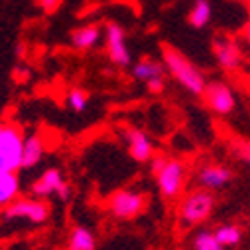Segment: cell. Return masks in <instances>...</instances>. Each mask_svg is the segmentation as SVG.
I'll list each match as a JSON object with an SVG mask.
<instances>
[{
  "instance_id": "cell-1",
  "label": "cell",
  "mask_w": 250,
  "mask_h": 250,
  "mask_svg": "<svg viewBox=\"0 0 250 250\" xmlns=\"http://www.w3.org/2000/svg\"><path fill=\"white\" fill-rule=\"evenodd\" d=\"M162 62L166 70H168L174 80H178L180 84L192 92V94H202L206 88V78L204 74L192 64V60L188 56H184L178 48L172 44H162Z\"/></svg>"
},
{
  "instance_id": "cell-2",
  "label": "cell",
  "mask_w": 250,
  "mask_h": 250,
  "mask_svg": "<svg viewBox=\"0 0 250 250\" xmlns=\"http://www.w3.org/2000/svg\"><path fill=\"white\" fill-rule=\"evenodd\" d=\"M150 162L160 194L170 200L178 198L186 186V164L178 158H166V156H154Z\"/></svg>"
},
{
  "instance_id": "cell-3",
  "label": "cell",
  "mask_w": 250,
  "mask_h": 250,
  "mask_svg": "<svg viewBox=\"0 0 250 250\" xmlns=\"http://www.w3.org/2000/svg\"><path fill=\"white\" fill-rule=\"evenodd\" d=\"M50 216V206L44 198H16L4 206V220H28L30 224H44Z\"/></svg>"
},
{
  "instance_id": "cell-4",
  "label": "cell",
  "mask_w": 250,
  "mask_h": 250,
  "mask_svg": "<svg viewBox=\"0 0 250 250\" xmlns=\"http://www.w3.org/2000/svg\"><path fill=\"white\" fill-rule=\"evenodd\" d=\"M214 208V196L210 190H204V188H196L190 194H186L180 202L178 208V214L180 220L186 226H192V224H200L204 222L208 216H210Z\"/></svg>"
},
{
  "instance_id": "cell-5",
  "label": "cell",
  "mask_w": 250,
  "mask_h": 250,
  "mask_svg": "<svg viewBox=\"0 0 250 250\" xmlns=\"http://www.w3.org/2000/svg\"><path fill=\"white\" fill-rule=\"evenodd\" d=\"M146 202H148V198L144 192L122 188V190H116L108 198V210L114 218L130 220V218H136L140 212H144Z\"/></svg>"
},
{
  "instance_id": "cell-6",
  "label": "cell",
  "mask_w": 250,
  "mask_h": 250,
  "mask_svg": "<svg viewBox=\"0 0 250 250\" xmlns=\"http://www.w3.org/2000/svg\"><path fill=\"white\" fill-rule=\"evenodd\" d=\"M104 46H106V54L108 58L114 62L116 66H128L132 62L128 44H126V34L124 28L116 22H106L104 26Z\"/></svg>"
},
{
  "instance_id": "cell-7",
  "label": "cell",
  "mask_w": 250,
  "mask_h": 250,
  "mask_svg": "<svg viewBox=\"0 0 250 250\" xmlns=\"http://www.w3.org/2000/svg\"><path fill=\"white\" fill-rule=\"evenodd\" d=\"M30 192L34 198H48V196H58L62 200L70 198V186L64 182V176L58 168H48L40 174L38 180L32 182Z\"/></svg>"
},
{
  "instance_id": "cell-8",
  "label": "cell",
  "mask_w": 250,
  "mask_h": 250,
  "mask_svg": "<svg viewBox=\"0 0 250 250\" xmlns=\"http://www.w3.org/2000/svg\"><path fill=\"white\" fill-rule=\"evenodd\" d=\"M24 132L16 124H4V132L0 138V154L10 164V168L16 172L22 168V146H24Z\"/></svg>"
},
{
  "instance_id": "cell-9",
  "label": "cell",
  "mask_w": 250,
  "mask_h": 250,
  "mask_svg": "<svg viewBox=\"0 0 250 250\" xmlns=\"http://www.w3.org/2000/svg\"><path fill=\"white\" fill-rule=\"evenodd\" d=\"M202 96H204L206 106L220 116L232 114V110L236 106L234 92L230 90V86H226L224 82H210V84H206Z\"/></svg>"
},
{
  "instance_id": "cell-10",
  "label": "cell",
  "mask_w": 250,
  "mask_h": 250,
  "mask_svg": "<svg viewBox=\"0 0 250 250\" xmlns=\"http://www.w3.org/2000/svg\"><path fill=\"white\" fill-rule=\"evenodd\" d=\"M124 142H126L128 154L136 162H150L154 158V144L146 132L140 128H126L124 130Z\"/></svg>"
},
{
  "instance_id": "cell-11",
  "label": "cell",
  "mask_w": 250,
  "mask_h": 250,
  "mask_svg": "<svg viewBox=\"0 0 250 250\" xmlns=\"http://www.w3.org/2000/svg\"><path fill=\"white\" fill-rule=\"evenodd\" d=\"M232 180V172L222 164H204L196 172V182L204 190H220Z\"/></svg>"
},
{
  "instance_id": "cell-12",
  "label": "cell",
  "mask_w": 250,
  "mask_h": 250,
  "mask_svg": "<svg viewBox=\"0 0 250 250\" xmlns=\"http://www.w3.org/2000/svg\"><path fill=\"white\" fill-rule=\"evenodd\" d=\"M214 56L218 60L220 68L224 70H234L240 64V48L234 40L230 38H218L214 40Z\"/></svg>"
},
{
  "instance_id": "cell-13",
  "label": "cell",
  "mask_w": 250,
  "mask_h": 250,
  "mask_svg": "<svg viewBox=\"0 0 250 250\" xmlns=\"http://www.w3.org/2000/svg\"><path fill=\"white\" fill-rule=\"evenodd\" d=\"M100 38H102V28L98 24H84V26H78V28L72 30L70 42H72L74 50L88 52L94 46H98Z\"/></svg>"
},
{
  "instance_id": "cell-14",
  "label": "cell",
  "mask_w": 250,
  "mask_h": 250,
  "mask_svg": "<svg viewBox=\"0 0 250 250\" xmlns=\"http://www.w3.org/2000/svg\"><path fill=\"white\" fill-rule=\"evenodd\" d=\"M44 156V140L38 134H30L24 138L22 146V168H32Z\"/></svg>"
},
{
  "instance_id": "cell-15",
  "label": "cell",
  "mask_w": 250,
  "mask_h": 250,
  "mask_svg": "<svg viewBox=\"0 0 250 250\" xmlns=\"http://www.w3.org/2000/svg\"><path fill=\"white\" fill-rule=\"evenodd\" d=\"M132 76L146 84V82L152 80V78L164 76V62H158V60H152V58H140L132 68Z\"/></svg>"
},
{
  "instance_id": "cell-16",
  "label": "cell",
  "mask_w": 250,
  "mask_h": 250,
  "mask_svg": "<svg viewBox=\"0 0 250 250\" xmlns=\"http://www.w3.org/2000/svg\"><path fill=\"white\" fill-rule=\"evenodd\" d=\"M20 196V180L16 172L0 174V206H8Z\"/></svg>"
},
{
  "instance_id": "cell-17",
  "label": "cell",
  "mask_w": 250,
  "mask_h": 250,
  "mask_svg": "<svg viewBox=\"0 0 250 250\" xmlns=\"http://www.w3.org/2000/svg\"><path fill=\"white\" fill-rule=\"evenodd\" d=\"M96 238L86 226H74L68 234V250H94Z\"/></svg>"
},
{
  "instance_id": "cell-18",
  "label": "cell",
  "mask_w": 250,
  "mask_h": 250,
  "mask_svg": "<svg viewBox=\"0 0 250 250\" xmlns=\"http://www.w3.org/2000/svg\"><path fill=\"white\" fill-rule=\"evenodd\" d=\"M212 18V6L208 0H194V4L188 12V22L194 28H204Z\"/></svg>"
},
{
  "instance_id": "cell-19",
  "label": "cell",
  "mask_w": 250,
  "mask_h": 250,
  "mask_svg": "<svg viewBox=\"0 0 250 250\" xmlns=\"http://www.w3.org/2000/svg\"><path fill=\"white\" fill-rule=\"evenodd\" d=\"M214 236L216 240L224 246V248H230V246H236L240 244L242 240V230L236 226V224H222L214 230Z\"/></svg>"
},
{
  "instance_id": "cell-20",
  "label": "cell",
  "mask_w": 250,
  "mask_h": 250,
  "mask_svg": "<svg viewBox=\"0 0 250 250\" xmlns=\"http://www.w3.org/2000/svg\"><path fill=\"white\" fill-rule=\"evenodd\" d=\"M66 102L68 106L74 110V112H84L88 102H90V94L84 90V88H72L66 96Z\"/></svg>"
},
{
  "instance_id": "cell-21",
  "label": "cell",
  "mask_w": 250,
  "mask_h": 250,
  "mask_svg": "<svg viewBox=\"0 0 250 250\" xmlns=\"http://www.w3.org/2000/svg\"><path fill=\"white\" fill-rule=\"evenodd\" d=\"M194 250H224V246L216 240L214 232L200 230L194 236Z\"/></svg>"
},
{
  "instance_id": "cell-22",
  "label": "cell",
  "mask_w": 250,
  "mask_h": 250,
  "mask_svg": "<svg viewBox=\"0 0 250 250\" xmlns=\"http://www.w3.org/2000/svg\"><path fill=\"white\" fill-rule=\"evenodd\" d=\"M234 150H236L238 158L250 166V142H248V140H236Z\"/></svg>"
},
{
  "instance_id": "cell-23",
  "label": "cell",
  "mask_w": 250,
  "mask_h": 250,
  "mask_svg": "<svg viewBox=\"0 0 250 250\" xmlns=\"http://www.w3.org/2000/svg\"><path fill=\"white\" fill-rule=\"evenodd\" d=\"M164 76H160V78H152V80H148L146 82V90L150 92V94H162L164 92Z\"/></svg>"
},
{
  "instance_id": "cell-24",
  "label": "cell",
  "mask_w": 250,
  "mask_h": 250,
  "mask_svg": "<svg viewBox=\"0 0 250 250\" xmlns=\"http://www.w3.org/2000/svg\"><path fill=\"white\" fill-rule=\"evenodd\" d=\"M36 4L42 8L44 12H54L62 4V0H36Z\"/></svg>"
},
{
  "instance_id": "cell-25",
  "label": "cell",
  "mask_w": 250,
  "mask_h": 250,
  "mask_svg": "<svg viewBox=\"0 0 250 250\" xmlns=\"http://www.w3.org/2000/svg\"><path fill=\"white\" fill-rule=\"evenodd\" d=\"M2 172H14V170L10 168V164L4 160V156L0 154V174H2Z\"/></svg>"
},
{
  "instance_id": "cell-26",
  "label": "cell",
  "mask_w": 250,
  "mask_h": 250,
  "mask_svg": "<svg viewBox=\"0 0 250 250\" xmlns=\"http://www.w3.org/2000/svg\"><path fill=\"white\" fill-rule=\"evenodd\" d=\"M244 38H246V42L250 44V24H246V28H244Z\"/></svg>"
},
{
  "instance_id": "cell-27",
  "label": "cell",
  "mask_w": 250,
  "mask_h": 250,
  "mask_svg": "<svg viewBox=\"0 0 250 250\" xmlns=\"http://www.w3.org/2000/svg\"><path fill=\"white\" fill-rule=\"evenodd\" d=\"M2 132H4V124L0 122V138H2Z\"/></svg>"
},
{
  "instance_id": "cell-28",
  "label": "cell",
  "mask_w": 250,
  "mask_h": 250,
  "mask_svg": "<svg viewBox=\"0 0 250 250\" xmlns=\"http://www.w3.org/2000/svg\"><path fill=\"white\" fill-rule=\"evenodd\" d=\"M248 4H250V0H248Z\"/></svg>"
}]
</instances>
